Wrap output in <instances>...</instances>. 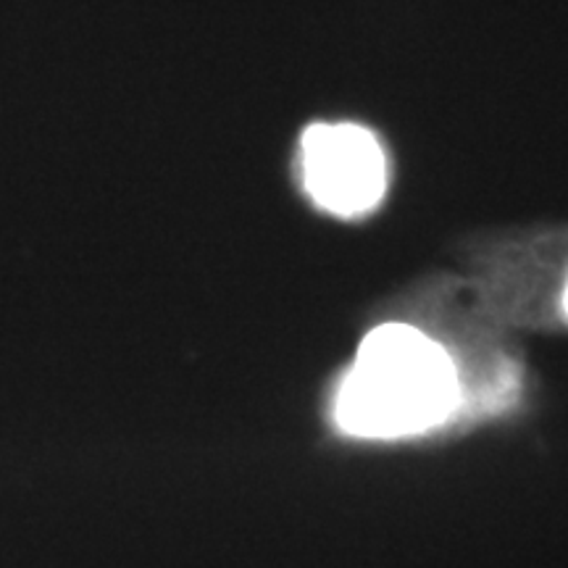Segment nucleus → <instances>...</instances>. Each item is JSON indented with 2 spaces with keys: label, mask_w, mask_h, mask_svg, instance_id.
<instances>
[{
  "label": "nucleus",
  "mask_w": 568,
  "mask_h": 568,
  "mask_svg": "<svg viewBox=\"0 0 568 568\" xmlns=\"http://www.w3.org/2000/svg\"><path fill=\"white\" fill-rule=\"evenodd\" d=\"M464 400L456 361L410 324L368 332L339 385V429L364 439H403L445 424Z\"/></svg>",
  "instance_id": "obj_1"
},
{
  "label": "nucleus",
  "mask_w": 568,
  "mask_h": 568,
  "mask_svg": "<svg viewBox=\"0 0 568 568\" xmlns=\"http://www.w3.org/2000/svg\"><path fill=\"white\" fill-rule=\"evenodd\" d=\"M303 187L318 209L343 219L364 216L387 193V155L361 124H311L301 140Z\"/></svg>",
  "instance_id": "obj_2"
},
{
  "label": "nucleus",
  "mask_w": 568,
  "mask_h": 568,
  "mask_svg": "<svg viewBox=\"0 0 568 568\" xmlns=\"http://www.w3.org/2000/svg\"><path fill=\"white\" fill-rule=\"evenodd\" d=\"M564 308H566V314H568V284H566V293H564Z\"/></svg>",
  "instance_id": "obj_3"
}]
</instances>
